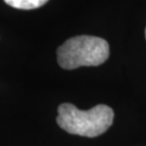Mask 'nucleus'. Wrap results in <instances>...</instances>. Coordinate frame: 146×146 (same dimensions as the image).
Instances as JSON below:
<instances>
[{
  "instance_id": "nucleus-1",
  "label": "nucleus",
  "mask_w": 146,
  "mask_h": 146,
  "mask_svg": "<svg viewBox=\"0 0 146 146\" xmlns=\"http://www.w3.org/2000/svg\"><path fill=\"white\" fill-rule=\"evenodd\" d=\"M58 111L56 122L63 130L87 137L103 134L114 120V110L104 104L96 105L89 110H80L70 103H63Z\"/></svg>"
},
{
  "instance_id": "nucleus-2",
  "label": "nucleus",
  "mask_w": 146,
  "mask_h": 146,
  "mask_svg": "<svg viewBox=\"0 0 146 146\" xmlns=\"http://www.w3.org/2000/svg\"><path fill=\"white\" fill-rule=\"evenodd\" d=\"M110 56V46L105 39L95 36L73 37L58 49V63L64 69L81 66H99Z\"/></svg>"
},
{
  "instance_id": "nucleus-3",
  "label": "nucleus",
  "mask_w": 146,
  "mask_h": 146,
  "mask_svg": "<svg viewBox=\"0 0 146 146\" xmlns=\"http://www.w3.org/2000/svg\"><path fill=\"white\" fill-rule=\"evenodd\" d=\"M7 5L20 10H33L46 5L48 0H3Z\"/></svg>"
},
{
  "instance_id": "nucleus-4",
  "label": "nucleus",
  "mask_w": 146,
  "mask_h": 146,
  "mask_svg": "<svg viewBox=\"0 0 146 146\" xmlns=\"http://www.w3.org/2000/svg\"><path fill=\"white\" fill-rule=\"evenodd\" d=\"M145 38H146V28H145Z\"/></svg>"
}]
</instances>
